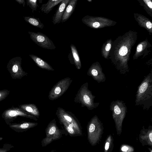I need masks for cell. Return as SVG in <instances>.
Listing matches in <instances>:
<instances>
[{
  "instance_id": "9a60e30c",
  "label": "cell",
  "mask_w": 152,
  "mask_h": 152,
  "mask_svg": "<svg viewBox=\"0 0 152 152\" xmlns=\"http://www.w3.org/2000/svg\"><path fill=\"white\" fill-rule=\"evenodd\" d=\"M19 107L25 112L39 118L40 113L36 106L32 104H25L20 105Z\"/></svg>"
},
{
  "instance_id": "2e32d148",
  "label": "cell",
  "mask_w": 152,
  "mask_h": 152,
  "mask_svg": "<svg viewBox=\"0 0 152 152\" xmlns=\"http://www.w3.org/2000/svg\"><path fill=\"white\" fill-rule=\"evenodd\" d=\"M63 0H49L45 4H43L40 7L41 11L47 14L56 5L61 3Z\"/></svg>"
},
{
  "instance_id": "5bb4252c",
  "label": "cell",
  "mask_w": 152,
  "mask_h": 152,
  "mask_svg": "<svg viewBox=\"0 0 152 152\" xmlns=\"http://www.w3.org/2000/svg\"><path fill=\"white\" fill-rule=\"evenodd\" d=\"M29 56L36 65L40 68L48 71L54 70L49 64L38 56L33 54H29Z\"/></svg>"
},
{
  "instance_id": "277c9868",
  "label": "cell",
  "mask_w": 152,
  "mask_h": 152,
  "mask_svg": "<svg viewBox=\"0 0 152 152\" xmlns=\"http://www.w3.org/2000/svg\"><path fill=\"white\" fill-rule=\"evenodd\" d=\"M110 110L112 112L118 134H120L121 132L122 123L127 111L126 104L122 101H113L111 102Z\"/></svg>"
},
{
  "instance_id": "4dcf8cb0",
  "label": "cell",
  "mask_w": 152,
  "mask_h": 152,
  "mask_svg": "<svg viewBox=\"0 0 152 152\" xmlns=\"http://www.w3.org/2000/svg\"><path fill=\"white\" fill-rule=\"evenodd\" d=\"M151 152H152V151H151Z\"/></svg>"
},
{
  "instance_id": "484cf974",
  "label": "cell",
  "mask_w": 152,
  "mask_h": 152,
  "mask_svg": "<svg viewBox=\"0 0 152 152\" xmlns=\"http://www.w3.org/2000/svg\"><path fill=\"white\" fill-rule=\"evenodd\" d=\"M92 26L95 28L98 27L100 26V24L98 22H95L92 24Z\"/></svg>"
},
{
  "instance_id": "f1b7e54d",
  "label": "cell",
  "mask_w": 152,
  "mask_h": 152,
  "mask_svg": "<svg viewBox=\"0 0 152 152\" xmlns=\"http://www.w3.org/2000/svg\"><path fill=\"white\" fill-rule=\"evenodd\" d=\"M111 47V45L110 43L107 44L105 47V50L107 51H109Z\"/></svg>"
},
{
  "instance_id": "e0dca14e",
  "label": "cell",
  "mask_w": 152,
  "mask_h": 152,
  "mask_svg": "<svg viewBox=\"0 0 152 152\" xmlns=\"http://www.w3.org/2000/svg\"><path fill=\"white\" fill-rule=\"evenodd\" d=\"M70 47L74 64L76 68L80 69L81 67V64L77 50L76 46L73 44H71Z\"/></svg>"
},
{
  "instance_id": "6da1fadb",
  "label": "cell",
  "mask_w": 152,
  "mask_h": 152,
  "mask_svg": "<svg viewBox=\"0 0 152 152\" xmlns=\"http://www.w3.org/2000/svg\"><path fill=\"white\" fill-rule=\"evenodd\" d=\"M136 106L148 110L152 106V74H148L138 86L135 96Z\"/></svg>"
},
{
  "instance_id": "30bf717a",
  "label": "cell",
  "mask_w": 152,
  "mask_h": 152,
  "mask_svg": "<svg viewBox=\"0 0 152 152\" xmlns=\"http://www.w3.org/2000/svg\"><path fill=\"white\" fill-rule=\"evenodd\" d=\"M3 115L6 118H13L18 116H22L37 121V118L29 114L21 109L11 108L6 110L3 114Z\"/></svg>"
},
{
  "instance_id": "ffe728a7",
  "label": "cell",
  "mask_w": 152,
  "mask_h": 152,
  "mask_svg": "<svg viewBox=\"0 0 152 152\" xmlns=\"http://www.w3.org/2000/svg\"><path fill=\"white\" fill-rule=\"evenodd\" d=\"M141 137L142 139L146 140L149 145H152V131L151 130H149L145 135L142 136Z\"/></svg>"
},
{
  "instance_id": "9c48e42d",
  "label": "cell",
  "mask_w": 152,
  "mask_h": 152,
  "mask_svg": "<svg viewBox=\"0 0 152 152\" xmlns=\"http://www.w3.org/2000/svg\"><path fill=\"white\" fill-rule=\"evenodd\" d=\"M46 137L42 141L44 145H47L60 136V131L56 125L55 119L53 120L48 124L46 129Z\"/></svg>"
},
{
  "instance_id": "d4e9b609",
  "label": "cell",
  "mask_w": 152,
  "mask_h": 152,
  "mask_svg": "<svg viewBox=\"0 0 152 152\" xmlns=\"http://www.w3.org/2000/svg\"><path fill=\"white\" fill-rule=\"evenodd\" d=\"M15 1L19 4H22L23 7H25L26 4L25 0H15Z\"/></svg>"
},
{
  "instance_id": "3957f363",
  "label": "cell",
  "mask_w": 152,
  "mask_h": 152,
  "mask_svg": "<svg viewBox=\"0 0 152 152\" xmlns=\"http://www.w3.org/2000/svg\"><path fill=\"white\" fill-rule=\"evenodd\" d=\"M95 96L88 88V83L86 82L80 87L74 98V102L81 104L82 107H86L89 110L96 108L99 103L94 102Z\"/></svg>"
},
{
  "instance_id": "d6986e66",
  "label": "cell",
  "mask_w": 152,
  "mask_h": 152,
  "mask_svg": "<svg viewBox=\"0 0 152 152\" xmlns=\"http://www.w3.org/2000/svg\"><path fill=\"white\" fill-rule=\"evenodd\" d=\"M26 4L32 10V12L37 10L38 5L37 4V0H26Z\"/></svg>"
},
{
  "instance_id": "7a4b0ae2",
  "label": "cell",
  "mask_w": 152,
  "mask_h": 152,
  "mask_svg": "<svg viewBox=\"0 0 152 152\" xmlns=\"http://www.w3.org/2000/svg\"><path fill=\"white\" fill-rule=\"evenodd\" d=\"M56 115L60 123L70 135L75 136L81 134L80 123L72 113L59 107L57 109Z\"/></svg>"
},
{
  "instance_id": "7c38bea8",
  "label": "cell",
  "mask_w": 152,
  "mask_h": 152,
  "mask_svg": "<svg viewBox=\"0 0 152 152\" xmlns=\"http://www.w3.org/2000/svg\"><path fill=\"white\" fill-rule=\"evenodd\" d=\"M70 0H63L57 8L52 17V22L54 25L61 22L64 11Z\"/></svg>"
},
{
  "instance_id": "7402d4cb",
  "label": "cell",
  "mask_w": 152,
  "mask_h": 152,
  "mask_svg": "<svg viewBox=\"0 0 152 152\" xmlns=\"http://www.w3.org/2000/svg\"><path fill=\"white\" fill-rule=\"evenodd\" d=\"M121 150L123 152H132L134 151V149L132 147L126 145H123Z\"/></svg>"
},
{
  "instance_id": "8992f818",
  "label": "cell",
  "mask_w": 152,
  "mask_h": 152,
  "mask_svg": "<svg viewBox=\"0 0 152 152\" xmlns=\"http://www.w3.org/2000/svg\"><path fill=\"white\" fill-rule=\"evenodd\" d=\"M72 81V80L69 77L59 81L50 91L48 96L49 99L53 101L61 97L68 89Z\"/></svg>"
},
{
  "instance_id": "44dd1931",
  "label": "cell",
  "mask_w": 152,
  "mask_h": 152,
  "mask_svg": "<svg viewBox=\"0 0 152 152\" xmlns=\"http://www.w3.org/2000/svg\"><path fill=\"white\" fill-rule=\"evenodd\" d=\"M9 93L10 91L7 90L0 91V101L5 98Z\"/></svg>"
},
{
  "instance_id": "603a6c76",
  "label": "cell",
  "mask_w": 152,
  "mask_h": 152,
  "mask_svg": "<svg viewBox=\"0 0 152 152\" xmlns=\"http://www.w3.org/2000/svg\"><path fill=\"white\" fill-rule=\"evenodd\" d=\"M127 52L128 49L127 47L125 46H123L119 49V53L120 56H124L126 54Z\"/></svg>"
},
{
  "instance_id": "4fadbf2b",
  "label": "cell",
  "mask_w": 152,
  "mask_h": 152,
  "mask_svg": "<svg viewBox=\"0 0 152 152\" xmlns=\"http://www.w3.org/2000/svg\"><path fill=\"white\" fill-rule=\"evenodd\" d=\"M77 1V0H70L63 13L61 23L66 22L71 17L75 10Z\"/></svg>"
},
{
  "instance_id": "ba28073f",
  "label": "cell",
  "mask_w": 152,
  "mask_h": 152,
  "mask_svg": "<svg viewBox=\"0 0 152 152\" xmlns=\"http://www.w3.org/2000/svg\"><path fill=\"white\" fill-rule=\"evenodd\" d=\"M31 39L36 44L43 48L54 50L56 47L53 41L42 33L28 31Z\"/></svg>"
},
{
  "instance_id": "ac0fdd59",
  "label": "cell",
  "mask_w": 152,
  "mask_h": 152,
  "mask_svg": "<svg viewBox=\"0 0 152 152\" xmlns=\"http://www.w3.org/2000/svg\"><path fill=\"white\" fill-rule=\"evenodd\" d=\"M23 18L26 22L35 27L41 29L44 27L39 18L31 16H24Z\"/></svg>"
},
{
  "instance_id": "5b68a950",
  "label": "cell",
  "mask_w": 152,
  "mask_h": 152,
  "mask_svg": "<svg viewBox=\"0 0 152 152\" xmlns=\"http://www.w3.org/2000/svg\"><path fill=\"white\" fill-rule=\"evenodd\" d=\"M87 128L88 140L92 145H94L99 140L102 131V123L96 115L91 119Z\"/></svg>"
},
{
  "instance_id": "cb8c5ba5",
  "label": "cell",
  "mask_w": 152,
  "mask_h": 152,
  "mask_svg": "<svg viewBox=\"0 0 152 152\" xmlns=\"http://www.w3.org/2000/svg\"><path fill=\"white\" fill-rule=\"evenodd\" d=\"M111 141V138L110 136L109 137L107 140L105 144V150L106 151H107L109 148L110 146V144Z\"/></svg>"
},
{
  "instance_id": "8fae6325",
  "label": "cell",
  "mask_w": 152,
  "mask_h": 152,
  "mask_svg": "<svg viewBox=\"0 0 152 152\" xmlns=\"http://www.w3.org/2000/svg\"><path fill=\"white\" fill-rule=\"evenodd\" d=\"M87 74L92 77L99 83L104 82L106 80L104 74L102 72L101 68L97 66H92L89 69Z\"/></svg>"
},
{
  "instance_id": "83f0119b",
  "label": "cell",
  "mask_w": 152,
  "mask_h": 152,
  "mask_svg": "<svg viewBox=\"0 0 152 152\" xmlns=\"http://www.w3.org/2000/svg\"><path fill=\"white\" fill-rule=\"evenodd\" d=\"M146 26L148 28H151L152 27V23L148 21L146 23Z\"/></svg>"
},
{
  "instance_id": "52a82bcc",
  "label": "cell",
  "mask_w": 152,
  "mask_h": 152,
  "mask_svg": "<svg viewBox=\"0 0 152 152\" xmlns=\"http://www.w3.org/2000/svg\"><path fill=\"white\" fill-rule=\"evenodd\" d=\"M22 58L17 56L11 59L8 62L7 68L13 79H20L27 73L23 70L21 67Z\"/></svg>"
},
{
  "instance_id": "4316f807",
  "label": "cell",
  "mask_w": 152,
  "mask_h": 152,
  "mask_svg": "<svg viewBox=\"0 0 152 152\" xmlns=\"http://www.w3.org/2000/svg\"><path fill=\"white\" fill-rule=\"evenodd\" d=\"M142 46L141 44H140L137 46V50L138 52H140L142 50Z\"/></svg>"
},
{
  "instance_id": "f546056e",
  "label": "cell",
  "mask_w": 152,
  "mask_h": 152,
  "mask_svg": "<svg viewBox=\"0 0 152 152\" xmlns=\"http://www.w3.org/2000/svg\"><path fill=\"white\" fill-rule=\"evenodd\" d=\"M147 4L148 5L149 7L151 9L152 8V2L151 1H149L148 2Z\"/></svg>"
}]
</instances>
